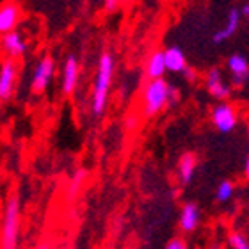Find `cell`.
<instances>
[{
	"label": "cell",
	"instance_id": "obj_1",
	"mask_svg": "<svg viewBox=\"0 0 249 249\" xmlns=\"http://www.w3.org/2000/svg\"><path fill=\"white\" fill-rule=\"evenodd\" d=\"M112 77H114V57L110 52H104L98 59L93 84V94H91V112L94 116H102L107 109Z\"/></svg>",
	"mask_w": 249,
	"mask_h": 249
},
{
	"label": "cell",
	"instance_id": "obj_2",
	"mask_svg": "<svg viewBox=\"0 0 249 249\" xmlns=\"http://www.w3.org/2000/svg\"><path fill=\"white\" fill-rule=\"evenodd\" d=\"M171 88L164 78H151L144 84L141 94V112L144 118L159 116L171 105Z\"/></svg>",
	"mask_w": 249,
	"mask_h": 249
},
{
	"label": "cell",
	"instance_id": "obj_3",
	"mask_svg": "<svg viewBox=\"0 0 249 249\" xmlns=\"http://www.w3.org/2000/svg\"><path fill=\"white\" fill-rule=\"evenodd\" d=\"M21 228V207L20 197L11 194L5 199L4 213H2V230H0V248L16 249L18 248V237Z\"/></svg>",
	"mask_w": 249,
	"mask_h": 249
},
{
	"label": "cell",
	"instance_id": "obj_4",
	"mask_svg": "<svg viewBox=\"0 0 249 249\" xmlns=\"http://www.w3.org/2000/svg\"><path fill=\"white\" fill-rule=\"evenodd\" d=\"M53 73H55V62H53V59L50 55H43L36 62L34 71H32V78H31L32 93L41 94L50 86V82H52Z\"/></svg>",
	"mask_w": 249,
	"mask_h": 249
},
{
	"label": "cell",
	"instance_id": "obj_5",
	"mask_svg": "<svg viewBox=\"0 0 249 249\" xmlns=\"http://www.w3.org/2000/svg\"><path fill=\"white\" fill-rule=\"evenodd\" d=\"M239 116H237V109L228 102H219L217 105H213L212 109V124L215 130H219L221 134H230L233 132L237 126Z\"/></svg>",
	"mask_w": 249,
	"mask_h": 249
},
{
	"label": "cell",
	"instance_id": "obj_6",
	"mask_svg": "<svg viewBox=\"0 0 249 249\" xmlns=\"http://www.w3.org/2000/svg\"><path fill=\"white\" fill-rule=\"evenodd\" d=\"M18 80V64L15 59H5L0 66V100H11Z\"/></svg>",
	"mask_w": 249,
	"mask_h": 249
},
{
	"label": "cell",
	"instance_id": "obj_7",
	"mask_svg": "<svg viewBox=\"0 0 249 249\" xmlns=\"http://www.w3.org/2000/svg\"><path fill=\"white\" fill-rule=\"evenodd\" d=\"M21 20V5L16 0H4L0 5V32L7 34V32L16 31L18 21Z\"/></svg>",
	"mask_w": 249,
	"mask_h": 249
},
{
	"label": "cell",
	"instance_id": "obj_8",
	"mask_svg": "<svg viewBox=\"0 0 249 249\" xmlns=\"http://www.w3.org/2000/svg\"><path fill=\"white\" fill-rule=\"evenodd\" d=\"M78 77H80V66L75 55H68L64 64H62V77H61V91L66 96L73 94V91L78 86Z\"/></svg>",
	"mask_w": 249,
	"mask_h": 249
},
{
	"label": "cell",
	"instance_id": "obj_9",
	"mask_svg": "<svg viewBox=\"0 0 249 249\" xmlns=\"http://www.w3.org/2000/svg\"><path fill=\"white\" fill-rule=\"evenodd\" d=\"M2 52L5 53L7 59H21L27 52V41L18 31L2 34Z\"/></svg>",
	"mask_w": 249,
	"mask_h": 249
},
{
	"label": "cell",
	"instance_id": "obj_10",
	"mask_svg": "<svg viewBox=\"0 0 249 249\" xmlns=\"http://www.w3.org/2000/svg\"><path fill=\"white\" fill-rule=\"evenodd\" d=\"M205 86H207L208 93L212 94L213 98H217L219 102H224L230 96V93H231L230 86L224 80L223 73L219 71L217 68H212V70L207 71V75H205Z\"/></svg>",
	"mask_w": 249,
	"mask_h": 249
},
{
	"label": "cell",
	"instance_id": "obj_11",
	"mask_svg": "<svg viewBox=\"0 0 249 249\" xmlns=\"http://www.w3.org/2000/svg\"><path fill=\"white\" fill-rule=\"evenodd\" d=\"M244 16L240 13L239 7H233V9L228 11V16H226V21H224V25L219 29L215 34L212 36V41L215 45H221V43L228 41L230 37H233V34L239 31L240 27V20H242Z\"/></svg>",
	"mask_w": 249,
	"mask_h": 249
},
{
	"label": "cell",
	"instance_id": "obj_12",
	"mask_svg": "<svg viewBox=\"0 0 249 249\" xmlns=\"http://www.w3.org/2000/svg\"><path fill=\"white\" fill-rule=\"evenodd\" d=\"M226 68L235 86H242L249 78V61L242 53H233L226 61Z\"/></svg>",
	"mask_w": 249,
	"mask_h": 249
},
{
	"label": "cell",
	"instance_id": "obj_13",
	"mask_svg": "<svg viewBox=\"0 0 249 249\" xmlns=\"http://www.w3.org/2000/svg\"><path fill=\"white\" fill-rule=\"evenodd\" d=\"M166 71H167V66H166V53H164V50H153L144 62L146 78L148 80H151V78H164V73Z\"/></svg>",
	"mask_w": 249,
	"mask_h": 249
},
{
	"label": "cell",
	"instance_id": "obj_14",
	"mask_svg": "<svg viewBox=\"0 0 249 249\" xmlns=\"http://www.w3.org/2000/svg\"><path fill=\"white\" fill-rule=\"evenodd\" d=\"M199 219H201V213L196 203H185L180 212V230L183 233H192L197 228Z\"/></svg>",
	"mask_w": 249,
	"mask_h": 249
},
{
	"label": "cell",
	"instance_id": "obj_15",
	"mask_svg": "<svg viewBox=\"0 0 249 249\" xmlns=\"http://www.w3.org/2000/svg\"><path fill=\"white\" fill-rule=\"evenodd\" d=\"M196 166H197V160L194 153H183L180 157V160H178V177H180V182L183 185L192 182L194 173H196Z\"/></svg>",
	"mask_w": 249,
	"mask_h": 249
},
{
	"label": "cell",
	"instance_id": "obj_16",
	"mask_svg": "<svg viewBox=\"0 0 249 249\" xmlns=\"http://www.w3.org/2000/svg\"><path fill=\"white\" fill-rule=\"evenodd\" d=\"M164 53H166L167 71L183 73V70L187 68V59H185V53L182 52V48L169 47V48H166V50H164Z\"/></svg>",
	"mask_w": 249,
	"mask_h": 249
},
{
	"label": "cell",
	"instance_id": "obj_17",
	"mask_svg": "<svg viewBox=\"0 0 249 249\" xmlns=\"http://www.w3.org/2000/svg\"><path fill=\"white\" fill-rule=\"evenodd\" d=\"M84 180H86V171H84V169H77V173L73 175V178L70 180V183H68V189H66L68 199H73V197L77 196V192H78V189H80V185H82Z\"/></svg>",
	"mask_w": 249,
	"mask_h": 249
},
{
	"label": "cell",
	"instance_id": "obj_18",
	"mask_svg": "<svg viewBox=\"0 0 249 249\" xmlns=\"http://www.w3.org/2000/svg\"><path fill=\"white\" fill-rule=\"evenodd\" d=\"M233 192H235V185L228 180H224V182L219 183L217 191H215V197H217L219 203H226L230 201L231 197H233Z\"/></svg>",
	"mask_w": 249,
	"mask_h": 249
},
{
	"label": "cell",
	"instance_id": "obj_19",
	"mask_svg": "<svg viewBox=\"0 0 249 249\" xmlns=\"http://www.w3.org/2000/svg\"><path fill=\"white\" fill-rule=\"evenodd\" d=\"M228 242L231 249H249V240L240 231H231L228 237Z\"/></svg>",
	"mask_w": 249,
	"mask_h": 249
},
{
	"label": "cell",
	"instance_id": "obj_20",
	"mask_svg": "<svg viewBox=\"0 0 249 249\" xmlns=\"http://www.w3.org/2000/svg\"><path fill=\"white\" fill-rule=\"evenodd\" d=\"M166 249H189L185 244V240L183 239H171L169 242H167Z\"/></svg>",
	"mask_w": 249,
	"mask_h": 249
},
{
	"label": "cell",
	"instance_id": "obj_21",
	"mask_svg": "<svg viewBox=\"0 0 249 249\" xmlns=\"http://www.w3.org/2000/svg\"><path fill=\"white\" fill-rule=\"evenodd\" d=\"M124 126H126L128 130L135 128V126H137V116H134V114L126 116V120H124Z\"/></svg>",
	"mask_w": 249,
	"mask_h": 249
},
{
	"label": "cell",
	"instance_id": "obj_22",
	"mask_svg": "<svg viewBox=\"0 0 249 249\" xmlns=\"http://www.w3.org/2000/svg\"><path fill=\"white\" fill-rule=\"evenodd\" d=\"M182 75L187 78V80H196V71H194V70H192V68H189V66H187L185 70H183V73H182Z\"/></svg>",
	"mask_w": 249,
	"mask_h": 249
},
{
	"label": "cell",
	"instance_id": "obj_23",
	"mask_svg": "<svg viewBox=\"0 0 249 249\" xmlns=\"http://www.w3.org/2000/svg\"><path fill=\"white\" fill-rule=\"evenodd\" d=\"M105 2V7L109 11H112V9H116L118 7V4H120V0H104Z\"/></svg>",
	"mask_w": 249,
	"mask_h": 249
},
{
	"label": "cell",
	"instance_id": "obj_24",
	"mask_svg": "<svg viewBox=\"0 0 249 249\" xmlns=\"http://www.w3.org/2000/svg\"><path fill=\"white\" fill-rule=\"evenodd\" d=\"M34 249H53V246L50 244L48 240H43V242H39V244H37Z\"/></svg>",
	"mask_w": 249,
	"mask_h": 249
},
{
	"label": "cell",
	"instance_id": "obj_25",
	"mask_svg": "<svg viewBox=\"0 0 249 249\" xmlns=\"http://www.w3.org/2000/svg\"><path fill=\"white\" fill-rule=\"evenodd\" d=\"M240 13H242V16H244V18H249V4L242 5V7H240Z\"/></svg>",
	"mask_w": 249,
	"mask_h": 249
},
{
	"label": "cell",
	"instance_id": "obj_26",
	"mask_svg": "<svg viewBox=\"0 0 249 249\" xmlns=\"http://www.w3.org/2000/svg\"><path fill=\"white\" fill-rule=\"evenodd\" d=\"M244 177L249 182V155H248V159H246V164H244Z\"/></svg>",
	"mask_w": 249,
	"mask_h": 249
},
{
	"label": "cell",
	"instance_id": "obj_27",
	"mask_svg": "<svg viewBox=\"0 0 249 249\" xmlns=\"http://www.w3.org/2000/svg\"><path fill=\"white\" fill-rule=\"evenodd\" d=\"M210 249H223L221 246H210Z\"/></svg>",
	"mask_w": 249,
	"mask_h": 249
},
{
	"label": "cell",
	"instance_id": "obj_28",
	"mask_svg": "<svg viewBox=\"0 0 249 249\" xmlns=\"http://www.w3.org/2000/svg\"><path fill=\"white\" fill-rule=\"evenodd\" d=\"M248 137H249V126H248Z\"/></svg>",
	"mask_w": 249,
	"mask_h": 249
}]
</instances>
